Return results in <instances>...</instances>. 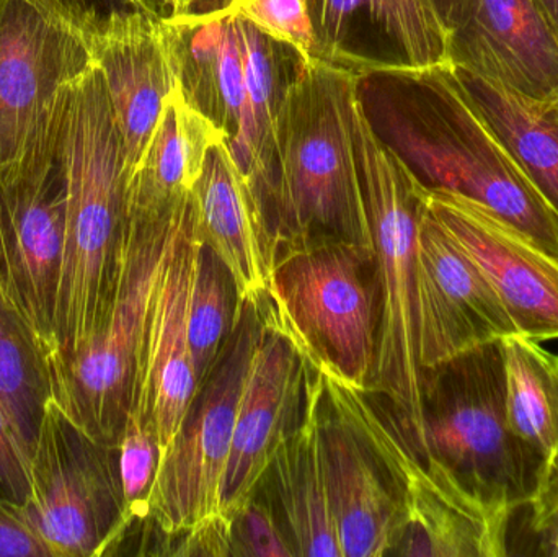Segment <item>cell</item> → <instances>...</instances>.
Returning a JSON list of instances; mask_svg holds the SVG:
<instances>
[{"label":"cell","instance_id":"6da1fadb","mask_svg":"<svg viewBox=\"0 0 558 557\" xmlns=\"http://www.w3.org/2000/svg\"><path fill=\"white\" fill-rule=\"evenodd\" d=\"M357 95L380 140L423 186L485 206L558 261V216L488 126L451 64L367 72L357 77Z\"/></svg>","mask_w":558,"mask_h":557},{"label":"cell","instance_id":"7a4b0ae2","mask_svg":"<svg viewBox=\"0 0 558 557\" xmlns=\"http://www.w3.org/2000/svg\"><path fill=\"white\" fill-rule=\"evenodd\" d=\"M356 95L357 75L348 69L295 62L275 124V252L315 239L373 245L354 144Z\"/></svg>","mask_w":558,"mask_h":557},{"label":"cell","instance_id":"3957f363","mask_svg":"<svg viewBox=\"0 0 558 557\" xmlns=\"http://www.w3.org/2000/svg\"><path fill=\"white\" fill-rule=\"evenodd\" d=\"M64 264L56 350H77L100 327L113 300L130 222V169L104 77L94 64L69 90Z\"/></svg>","mask_w":558,"mask_h":557},{"label":"cell","instance_id":"277c9868","mask_svg":"<svg viewBox=\"0 0 558 557\" xmlns=\"http://www.w3.org/2000/svg\"><path fill=\"white\" fill-rule=\"evenodd\" d=\"M353 128L379 290L377 356L367 389L389 399L415 447L423 422L416 241L425 186L380 140L360 95L354 100Z\"/></svg>","mask_w":558,"mask_h":557},{"label":"cell","instance_id":"5b68a950","mask_svg":"<svg viewBox=\"0 0 558 557\" xmlns=\"http://www.w3.org/2000/svg\"><path fill=\"white\" fill-rule=\"evenodd\" d=\"M422 417L423 461L445 467L488 506H526L543 458L508 427L500 342L422 368Z\"/></svg>","mask_w":558,"mask_h":557},{"label":"cell","instance_id":"8992f818","mask_svg":"<svg viewBox=\"0 0 558 557\" xmlns=\"http://www.w3.org/2000/svg\"><path fill=\"white\" fill-rule=\"evenodd\" d=\"M71 84L43 111L20 156L0 167V294L35 332L46 356L56 350L64 264Z\"/></svg>","mask_w":558,"mask_h":557},{"label":"cell","instance_id":"52a82bcc","mask_svg":"<svg viewBox=\"0 0 558 557\" xmlns=\"http://www.w3.org/2000/svg\"><path fill=\"white\" fill-rule=\"evenodd\" d=\"M180 199L163 211H130L104 323L74 352L48 359L52 398L101 444L117 447L133 408L147 311Z\"/></svg>","mask_w":558,"mask_h":557},{"label":"cell","instance_id":"ba28073f","mask_svg":"<svg viewBox=\"0 0 558 557\" xmlns=\"http://www.w3.org/2000/svg\"><path fill=\"white\" fill-rule=\"evenodd\" d=\"M268 303L312 365L367 388L379 330L373 245L340 239L282 245L274 255Z\"/></svg>","mask_w":558,"mask_h":557},{"label":"cell","instance_id":"9c48e42d","mask_svg":"<svg viewBox=\"0 0 558 557\" xmlns=\"http://www.w3.org/2000/svg\"><path fill=\"white\" fill-rule=\"evenodd\" d=\"M25 519L51 557L113 555L123 523L117 447L88 435L54 398L29 457Z\"/></svg>","mask_w":558,"mask_h":557},{"label":"cell","instance_id":"30bf717a","mask_svg":"<svg viewBox=\"0 0 558 557\" xmlns=\"http://www.w3.org/2000/svg\"><path fill=\"white\" fill-rule=\"evenodd\" d=\"M260 330V304H241L238 326L221 360L196 392L182 427L160 457L147 523L167 540H179L225 517L221 489L235 411Z\"/></svg>","mask_w":558,"mask_h":557},{"label":"cell","instance_id":"8fae6325","mask_svg":"<svg viewBox=\"0 0 558 557\" xmlns=\"http://www.w3.org/2000/svg\"><path fill=\"white\" fill-rule=\"evenodd\" d=\"M353 424L379 458L403 504L405 523L393 555L407 557L510 556L513 510L488 506L435 460L418 457L399 421L364 402Z\"/></svg>","mask_w":558,"mask_h":557},{"label":"cell","instance_id":"7c38bea8","mask_svg":"<svg viewBox=\"0 0 558 557\" xmlns=\"http://www.w3.org/2000/svg\"><path fill=\"white\" fill-rule=\"evenodd\" d=\"M198 244L195 203L190 193L180 199L154 283L130 411L153 424L160 457L182 427L198 392L189 337L190 293Z\"/></svg>","mask_w":558,"mask_h":557},{"label":"cell","instance_id":"4fadbf2b","mask_svg":"<svg viewBox=\"0 0 558 557\" xmlns=\"http://www.w3.org/2000/svg\"><path fill=\"white\" fill-rule=\"evenodd\" d=\"M262 330L235 411L221 489L222 516L234 523L257 496L279 445L298 427L311 363L260 301Z\"/></svg>","mask_w":558,"mask_h":557},{"label":"cell","instance_id":"5bb4252c","mask_svg":"<svg viewBox=\"0 0 558 557\" xmlns=\"http://www.w3.org/2000/svg\"><path fill=\"white\" fill-rule=\"evenodd\" d=\"M425 202L446 234L497 291L518 332L558 340V261L485 206L425 186Z\"/></svg>","mask_w":558,"mask_h":557},{"label":"cell","instance_id":"9a60e30c","mask_svg":"<svg viewBox=\"0 0 558 557\" xmlns=\"http://www.w3.org/2000/svg\"><path fill=\"white\" fill-rule=\"evenodd\" d=\"M90 64L87 41L39 0H0V167L43 111Z\"/></svg>","mask_w":558,"mask_h":557},{"label":"cell","instance_id":"2e32d148","mask_svg":"<svg viewBox=\"0 0 558 557\" xmlns=\"http://www.w3.org/2000/svg\"><path fill=\"white\" fill-rule=\"evenodd\" d=\"M416 257L422 368L520 334L490 281L446 234L426 202L420 216Z\"/></svg>","mask_w":558,"mask_h":557},{"label":"cell","instance_id":"e0dca14e","mask_svg":"<svg viewBox=\"0 0 558 557\" xmlns=\"http://www.w3.org/2000/svg\"><path fill=\"white\" fill-rule=\"evenodd\" d=\"M85 41L92 64L104 77L131 179L163 101L180 84L172 28L166 15L128 7L114 12Z\"/></svg>","mask_w":558,"mask_h":557},{"label":"cell","instance_id":"ac0fdd59","mask_svg":"<svg viewBox=\"0 0 558 557\" xmlns=\"http://www.w3.org/2000/svg\"><path fill=\"white\" fill-rule=\"evenodd\" d=\"M317 59L357 77L449 64V35L432 0H308Z\"/></svg>","mask_w":558,"mask_h":557},{"label":"cell","instance_id":"d6986e66","mask_svg":"<svg viewBox=\"0 0 558 557\" xmlns=\"http://www.w3.org/2000/svg\"><path fill=\"white\" fill-rule=\"evenodd\" d=\"M448 59L539 100L558 95V38L536 0H464Z\"/></svg>","mask_w":558,"mask_h":557},{"label":"cell","instance_id":"ffe728a7","mask_svg":"<svg viewBox=\"0 0 558 557\" xmlns=\"http://www.w3.org/2000/svg\"><path fill=\"white\" fill-rule=\"evenodd\" d=\"M166 16L186 100L226 134L232 156L258 193L254 131L234 19L216 2L205 3L202 10L190 5Z\"/></svg>","mask_w":558,"mask_h":557},{"label":"cell","instance_id":"44dd1931","mask_svg":"<svg viewBox=\"0 0 558 557\" xmlns=\"http://www.w3.org/2000/svg\"><path fill=\"white\" fill-rule=\"evenodd\" d=\"M331 513L343 557L393 555L405 523L402 499L361 432L325 396L322 415Z\"/></svg>","mask_w":558,"mask_h":557},{"label":"cell","instance_id":"7402d4cb","mask_svg":"<svg viewBox=\"0 0 558 557\" xmlns=\"http://www.w3.org/2000/svg\"><path fill=\"white\" fill-rule=\"evenodd\" d=\"M192 193L199 238L231 271L239 303H260L270 294L274 234L228 140L211 147Z\"/></svg>","mask_w":558,"mask_h":557},{"label":"cell","instance_id":"603a6c76","mask_svg":"<svg viewBox=\"0 0 558 557\" xmlns=\"http://www.w3.org/2000/svg\"><path fill=\"white\" fill-rule=\"evenodd\" d=\"M324 402V376L311 363L301 422L279 445L265 476L274 486L295 556L343 557L328 494Z\"/></svg>","mask_w":558,"mask_h":557},{"label":"cell","instance_id":"cb8c5ba5","mask_svg":"<svg viewBox=\"0 0 558 557\" xmlns=\"http://www.w3.org/2000/svg\"><path fill=\"white\" fill-rule=\"evenodd\" d=\"M225 140L226 134L177 85L163 101L153 136L131 173L130 211H163L190 195L209 150Z\"/></svg>","mask_w":558,"mask_h":557},{"label":"cell","instance_id":"d4e9b609","mask_svg":"<svg viewBox=\"0 0 558 557\" xmlns=\"http://www.w3.org/2000/svg\"><path fill=\"white\" fill-rule=\"evenodd\" d=\"M454 71L488 126L558 216V113L553 104L475 72Z\"/></svg>","mask_w":558,"mask_h":557},{"label":"cell","instance_id":"484cf974","mask_svg":"<svg viewBox=\"0 0 558 557\" xmlns=\"http://www.w3.org/2000/svg\"><path fill=\"white\" fill-rule=\"evenodd\" d=\"M500 346L508 427L544 460L558 448V353L521 334Z\"/></svg>","mask_w":558,"mask_h":557},{"label":"cell","instance_id":"4316f807","mask_svg":"<svg viewBox=\"0 0 558 557\" xmlns=\"http://www.w3.org/2000/svg\"><path fill=\"white\" fill-rule=\"evenodd\" d=\"M51 399L48 356L25 319L0 294V404L28 460Z\"/></svg>","mask_w":558,"mask_h":557},{"label":"cell","instance_id":"83f0119b","mask_svg":"<svg viewBox=\"0 0 558 557\" xmlns=\"http://www.w3.org/2000/svg\"><path fill=\"white\" fill-rule=\"evenodd\" d=\"M231 13V12H229ZM235 38L244 68L248 110L254 131L255 162L258 193L270 219L271 195L275 186V124L279 100L295 64L286 71L281 55L286 45L262 32L244 16L234 15ZM299 59V58H298ZM298 62V61H295Z\"/></svg>","mask_w":558,"mask_h":557},{"label":"cell","instance_id":"f1b7e54d","mask_svg":"<svg viewBox=\"0 0 558 557\" xmlns=\"http://www.w3.org/2000/svg\"><path fill=\"white\" fill-rule=\"evenodd\" d=\"M239 316L241 303L231 271L199 238L189 304L190 349L198 389L215 372Z\"/></svg>","mask_w":558,"mask_h":557},{"label":"cell","instance_id":"f546056e","mask_svg":"<svg viewBox=\"0 0 558 557\" xmlns=\"http://www.w3.org/2000/svg\"><path fill=\"white\" fill-rule=\"evenodd\" d=\"M160 448L153 424L130 412L117 444L118 476L123 496V523L113 555L133 530L149 519V497L159 468Z\"/></svg>","mask_w":558,"mask_h":557},{"label":"cell","instance_id":"4dcf8cb0","mask_svg":"<svg viewBox=\"0 0 558 557\" xmlns=\"http://www.w3.org/2000/svg\"><path fill=\"white\" fill-rule=\"evenodd\" d=\"M244 16L271 38L289 46L299 58L317 59V39L308 0H213Z\"/></svg>","mask_w":558,"mask_h":557},{"label":"cell","instance_id":"1f68e13d","mask_svg":"<svg viewBox=\"0 0 558 557\" xmlns=\"http://www.w3.org/2000/svg\"><path fill=\"white\" fill-rule=\"evenodd\" d=\"M232 556H295L288 536L279 532L271 504L260 502L258 494L234 520Z\"/></svg>","mask_w":558,"mask_h":557},{"label":"cell","instance_id":"d6a6232c","mask_svg":"<svg viewBox=\"0 0 558 557\" xmlns=\"http://www.w3.org/2000/svg\"><path fill=\"white\" fill-rule=\"evenodd\" d=\"M523 509L530 510L527 532L536 543L534 553L558 557V448L544 458L533 496Z\"/></svg>","mask_w":558,"mask_h":557},{"label":"cell","instance_id":"836d02e7","mask_svg":"<svg viewBox=\"0 0 558 557\" xmlns=\"http://www.w3.org/2000/svg\"><path fill=\"white\" fill-rule=\"evenodd\" d=\"M32 493L29 460L20 447L19 438L0 404V499L25 506Z\"/></svg>","mask_w":558,"mask_h":557},{"label":"cell","instance_id":"e575fe53","mask_svg":"<svg viewBox=\"0 0 558 557\" xmlns=\"http://www.w3.org/2000/svg\"><path fill=\"white\" fill-rule=\"evenodd\" d=\"M0 557H51L22 507L0 499Z\"/></svg>","mask_w":558,"mask_h":557},{"label":"cell","instance_id":"d590c367","mask_svg":"<svg viewBox=\"0 0 558 557\" xmlns=\"http://www.w3.org/2000/svg\"><path fill=\"white\" fill-rule=\"evenodd\" d=\"M85 39L97 32L114 12L128 9L126 0H39Z\"/></svg>","mask_w":558,"mask_h":557},{"label":"cell","instance_id":"8d00e7d4","mask_svg":"<svg viewBox=\"0 0 558 557\" xmlns=\"http://www.w3.org/2000/svg\"><path fill=\"white\" fill-rule=\"evenodd\" d=\"M432 2L449 35L451 29L454 28L456 23H458L459 16H461L462 2L464 0H432Z\"/></svg>","mask_w":558,"mask_h":557},{"label":"cell","instance_id":"74e56055","mask_svg":"<svg viewBox=\"0 0 558 557\" xmlns=\"http://www.w3.org/2000/svg\"><path fill=\"white\" fill-rule=\"evenodd\" d=\"M536 3L558 38V0H536Z\"/></svg>","mask_w":558,"mask_h":557},{"label":"cell","instance_id":"f35d334b","mask_svg":"<svg viewBox=\"0 0 558 557\" xmlns=\"http://www.w3.org/2000/svg\"><path fill=\"white\" fill-rule=\"evenodd\" d=\"M179 2V10L186 9V7L192 5L195 0H177ZM179 10H175V12H179Z\"/></svg>","mask_w":558,"mask_h":557},{"label":"cell","instance_id":"ab89813d","mask_svg":"<svg viewBox=\"0 0 558 557\" xmlns=\"http://www.w3.org/2000/svg\"><path fill=\"white\" fill-rule=\"evenodd\" d=\"M549 101H550V104H553L554 110H556L558 113V95H556V97H554V98H550Z\"/></svg>","mask_w":558,"mask_h":557}]
</instances>
